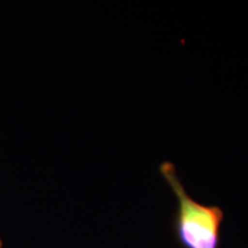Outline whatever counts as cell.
<instances>
[{
  "instance_id": "cell-1",
  "label": "cell",
  "mask_w": 248,
  "mask_h": 248,
  "mask_svg": "<svg viewBox=\"0 0 248 248\" xmlns=\"http://www.w3.org/2000/svg\"><path fill=\"white\" fill-rule=\"evenodd\" d=\"M159 172L176 198L172 229L182 248H219L224 212L215 204H204L188 194L179 178L175 164L164 161Z\"/></svg>"
},
{
  "instance_id": "cell-2",
  "label": "cell",
  "mask_w": 248,
  "mask_h": 248,
  "mask_svg": "<svg viewBox=\"0 0 248 248\" xmlns=\"http://www.w3.org/2000/svg\"><path fill=\"white\" fill-rule=\"evenodd\" d=\"M0 248H2V239H1V234H0Z\"/></svg>"
}]
</instances>
